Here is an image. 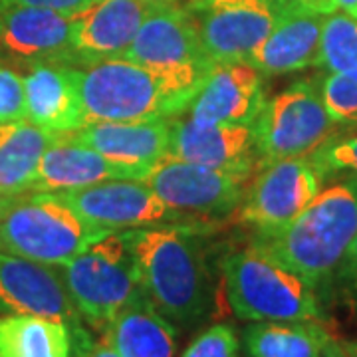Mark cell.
Listing matches in <instances>:
<instances>
[{
    "instance_id": "1",
    "label": "cell",
    "mask_w": 357,
    "mask_h": 357,
    "mask_svg": "<svg viewBox=\"0 0 357 357\" xmlns=\"http://www.w3.org/2000/svg\"><path fill=\"white\" fill-rule=\"evenodd\" d=\"M357 234V177L337 173L290 225L274 232H252L250 246L321 288L337 276Z\"/></svg>"
},
{
    "instance_id": "2",
    "label": "cell",
    "mask_w": 357,
    "mask_h": 357,
    "mask_svg": "<svg viewBox=\"0 0 357 357\" xmlns=\"http://www.w3.org/2000/svg\"><path fill=\"white\" fill-rule=\"evenodd\" d=\"M199 229L161 225L123 230L143 292L157 312L181 328L201 324L213 310V282Z\"/></svg>"
},
{
    "instance_id": "3",
    "label": "cell",
    "mask_w": 357,
    "mask_h": 357,
    "mask_svg": "<svg viewBox=\"0 0 357 357\" xmlns=\"http://www.w3.org/2000/svg\"><path fill=\"white\" fill-rule=\"evenodd\" d=\"M206 72L155 70L126 58L76 66L86 123L177 117L191 107Z\"/></svg>"
},
{
    "instance_id": "4",
    "label": "cell",
    "mask_w": 357,
    "mask_h": 357,
    "mask_svg": "<svg viewBox=\"0 0 357 357\" xmlns=\"http://www.w3.org/2000/svg\"><path fill=\"white\" fill-rule=\"evenodd\" d=\"M229 306L248 321H324L318 288L274 258L246 246L222 264Z\"/></svg>"
},
{
    "instance_id": "5",
    "label": "cell",
    "mask_w": 357,
    "mask_h": 357,
    "mask_svg": "<svg viewBox=\"0 0 357 357\" xmlns=\"http://www.w3.org/2000/svg\"><path fill=\"white\" fill-rule=\"evenodd\" d=\"M112 234L82 218L58 195L14 197L0 220V250L34 262L60 266Z\"/></svg>"
},
{
    "instance_id": "6",
    "label": "cell",
    "mask_w": 357,
    "mask_h": 357,
    "mask_svg": "<svg viewBox=\"0 0 357 357\" xmlns=\"http://www.w3.org/2000/svg\"><path fill=\"white\" fill-rule=\"evenodd\" d=\"M56 268L82 319L100 332L123 307L145 296L139 268L123 232L103 236Z\"/></svg>"
},
{
    "instance_id": "7",
    "label": "cell",
    "mask_w": 357,
    "mask_h": 357,
    "mask_svg": "<svg viewBox=\"0 0 357 357\" xmlns=\"http://www.w3.org/2000/svg\"><path fill=\"white\" fill-rule=\"evenodd\" d=\"M250 128L260 167L312 155L342 126L330 117L312 77L300 79L266 100Z\"/></svg>"
},
{
    "instance_id": "8",
    "label": "cell",
    "mask_w": 357,
    "mask_h": 357,
    "mask_svg": "<svg viewBox=\"0 0 357 357\" xmlns=\"http://www.w3.org/2000/svg\"><path fill=\"white\" fill-rule=\"evenodd\" d=\"M246 175L192 165L175 157H163L151 165L141 181L173 211L189 220L208 225L232 217L243 201Z\"/></svg>"
},
{
    "instance_id": "9",
    "label": "cell",
    "mask_w": 357,
    "mask_h": 357,
    "mask_svg": "<svg viewBox=\"0 0 357 357\" xmlns=\"http://www.w3.org/2000/svg\"><path fill=\"white\" fill-rule=\"evenodd\" d=\"M324 185L310 157L260 165L248 178L243 201L229 220L255 232H274L290 225Z\"/></svg>"
},
{
    "instance_id": "10",
    "label": "cell",
    "mask_w": 357,
    "mask_h": 357,
    "mask_svg": "<svg viewBox=\"0 0 357 357\" xmlns=\"http://www.w3.org/2000/svg\"><path fill=\"white\" fill-rule=\"evenodd\" d=\"M187 8L211 64L248 62L286 13L278 0H191Z\"/></svg>"
},
{
    "instance_id": "11",
    "label": "cell",
    "mask_w": 357,
    "mask_h": 357,
    "mask_svg": "<svg viewBox=\"0 0 357 357\" xmlns=\"http://www.w3.org/2000/svg\"><path fill=\"white\" fill-rule=\"evenodd\" d=\"M58 197L79 217L109 232L161 225L204 227L167 206L141 178H112L76 191L58 192Z\"/></svg>"
},
{
    "instance_id": "12",
    "label": "cell",
    "mask_w": 357,
    "mask_h": 357,
    "mask_svg": "<svg viewBox=\"0 0 357 357\" xmlns=\"http://www.w3.org/2000/svg\"><path fill=\"white\" fill-rule=\"evenodd\" d=\"M0 62L77 66L72 46V14L0 0Z\"/></svg>"
},
{
    "instance_id": "13",
    "label": "cell",
    "mask_w": 357,
    "mask_h": 357,
    "mask_svg": "<svg viewBox=\"0 0 357 357\" xmlns=\"http://www.w3.org/2000/svg\"><path fill=\"white\" fill-rule=\"evenodd\" d=\"M0 314H28L84 328L58 268L0 250Z\"/></svg>"
},
{
    "instance_id": "14",
    "label": "cell",
    "mask_w": 357,
    "mask_h": 357,
    "mask_svg": "<svg viewBox=\"0 0 357 357\" xmlns=\"http://www.w3.org/2000/svg\"><path fill=\"white\" fill-rule=\"evenodd\" d=\"M126 60L155 70H208L197 26L187 6L177 2H151Z\"/></svg>"
},
{
    "instance_id": "15",
    "label": "cell",
    "mask_w": 357,
    "mask_h": 357,
    "mask_svg": "<svg viewBox=\"0 0 357 357\" xmlns=\"http://www.w3.org/2000/svg\"><path fill=\"white\" fill-rule=\"evenodd\" d=\"M250 62H220L208 68L189 117L206 126H252L266 102V79Z\"/></svg>"
},
{
    "instance_id": "16",
    "label": "cell",
    "mask_w": 357,
    "mask_h": 357,
    "mask_svg": "<svg viewBox=\"0 0 357 357\" xmlns=\"http://www.w3.org/2000/svg\"><path fill=\"white\" fill-rule=\"evenodd\" d=\"M151 2L91 0L72 14V46L77 66L123 58Z\"/></svg>"
},
{
    "instance_id": "17",
    "label": "cell",
    "mask_w": 357,
    "mask_h": 357,
    "mask_svg": "<svg viewBox=\"0 0 357 357\" xmlns=\"http://www.w3.org/2000/svg\"><path fill=\"white\" fill-rule=\"evenodd\" d=\"M169 157L252 177L258 169L250 126H206L173 117Z\"/></svg>"
},
{
    "instance_id": "18",
    "label": "cell",
    "mask_w": 357,
    "mask_h": 357,
    "mask_svg": "<svg viewBox=\"0 0 357 357\" xmlns=\"http://www.w3.org/2000/svg\"><path fill=\"white\" fill-rule=\"evenodd\" d=\"M169 119L151 121H89L76 131L62 133L70 139L98 151L105 159L143 173L169 153Z\"/></svg>"
},
{
    "instance_id": "19",
    "label": "cell",
    "mask_w": 357,
    "mask_h": 357,
    "mask_svg": "<svg viewBox=\"0 0 357 357\" xmlns=\"http://www.w3.org/2000/svg\"><path fill=\"white\" fill-rule=\"evenodd\" d=\"M112 178H141V173L114 163L98 151L60 133L54 135L48 149L42 155L30 192L58 195Z\"/></svg>"
},
{
    "instance_id": "20",
    "label": "cell",
    "mask_w": 357,
    "mask_h": 357,
    "mask_svg": "<svg viewBox=\"0 0 357 357\" xmlns=\"http://www.w3.org/2000/svg\"><path fill=\"white\" fill-rule=\"evenodd\" d=\"M26 119L54 135L86 126L77 91L76 66L36 64L24 74Z\"/></svg>"
},
{
    "instance_id": "21",
    "label": "cell",
    "mask_w": 357,
    "mask_h": 357,
    "mask_svg": "<svg viewBox=\"0 0 357 357\" xmlns=\"http://www.w3.org/2000/svg\"><path fill=\"white\" fill-rule=\"evenodd\" d=\"M326 14L286 10L248 60L264 76H284L318 64Z\"/></svg>"
},
{
    "instance_id": "22",
    "label": "cell",
    "mask_w": 357,
    "mask_h": 357,
    "mask_svg": "<svg viewBox=\"0 0 357 357\" xmlns=\"http://www.w3.org/2000/svg\"><path fill=\"white\" fill-rule=\"evenodd\" d=\"M119 357H173L175 326L157 312L147 296L131 302L103 330Z\"/></svg>"
},
{
    "instance_id": "23",
    "label": "cell",
    "mask_w": 357,
    "mask_h": 357,
    "mask_svg": "<svg viewBox=\"0 0 357 357\" xmlns=\"http://www.w3.org/2000/svg\"><path fill=\"white\" fill-rule=\"evenodd\" d=\"M54 133L28 119L0 123V197H20L32 191L40 159Z\"/></svg>"
},
{
    "instance_id": "24",
    "label": "cell",
    "mask_w": 357,
    "mask_h": 357,
    "mask_svg": "<svg viewBox=\"0 0 357 357\" xmlns=\"http://www.w3.org/2000/svg\"><path fill=\"white\" fill-rule=\"evenodd\" d=\"M333 345L324 321H255L244 330L248 357H326Z\"/></svg>"
},
{
    "instance_id": "25",
    "label": "cell",
    "mask_w": 357,
    "mask_h": 357,
    "mask_svg": "<svg viewBox=\"0 0 357 357\" xmlns=\"http://www.w3.org/2000/svg\"><path fill=\"white\" fill-rule=\"evenodd\" d=\"M72 330L64 321L0 314V357H72Z\"/></svg>"
},
{
    "instance_id": "26",
    "label": "cell",
    "mask_w": 357,
    "mask_h": 357,
    "mask_svg": "<svg viewBox=\"0 0 357 357\" xmlns=\"http://www.w3.org/2000/svg\"><path fill=\"white\" fill-rule=\"evenodd\" d=\"M318 68L357 77V20L335 10L326 14L319 38Z\"/></svg>"
},
{
    "instance_id": "27",
    "label": "cell",
    "mask_w": 357,
    "mask_h": 357,
    "mask_svg": "<svg viewBox=\"0 0 357 357\" xmlns=\"http://www.w3.org/2000/svg\"><path fill=\"white\" fill-rule=\"evenodd\" d=\"M307 157L324 181L337 173L357 177V126L340 128Z\"/></svg>"
},
{
    "instance_id": "28",
    "label": "cell",
    "mask_w": 357,
    "mask_h": 357,
    "mask_svg": "<svg viewBox=\"0 0 357 357\" xmlns=\"http://www.w3.org/2000/svg\"><path fill=\"white\" fill-rule=\"evenodd\" d=\"M314 79L333 121L342 128L357 126V77L326 72Z\"/></svg>"
},
{
    "instance_id": "29",
    "label": "cell",
    "mask_w": 357,
    "mask_h": 357,
    "mask_svg": "<svg viewBox=\"0 0 357 357\" xmlns=\"http://www.w3.org/2000/svg\"><path fill=\"white\" fill-rule=\"evenodd\" d=\"M238 335L229 324H215L201 332L181 357H238Z\"/></svg>"
},
{
    "instance_id": "30",
    "label": "cell",
    "mask_w": 357,
    "mask_h": 357,
    "mask_svg": "<svg viewBox=\"0 0 357 357\" xmlns=\"http://www.w3.org/2000/svg\"><path fill=\"white\" fill-rule=\"evenodd\" d=\"M26 119L24 77L13 66L0 62V123Z\"/></svg>"
},
{
    "instance_id": "31",
    "label": "cell",
    "mask_w": 357,
    "mask_h": 357,
    "mask_svg": "<svg viewBox=\"0 0 357 357\" xmlns=\"http://www.w3.org/2000/svg\"><path fill=\"white\" fill-rule=\"evenodd\" d=\"M72 340H74L72 357H119L105 335H102V340H93L86 328L72 333Z\"/></svg>"
},
{
    "instance_id": "32",
    "label": "cell",
    "mask_w": 357,
    "mask_h": 357,
    "mask_svg": "<svg viewBox=\"0 0 357 357\" xmlns=\"http://www.w3.org/2000/svg\"><path fill=\"white\" fill-rule=\"evenodd\" d=\"M2 2L28 4V6H44V8H54V10L74 14L77 10H82V8H86L91 0H2Z\"/></svg>"
},
{
    "instance_id": "33",
    "label": "cell",
    "mask_w": 357,
    "mask_h": 357,
    "mask_svg": "<svg viewBox=\"0 0 357 357\" xmlns=\"http://www.w3.org/2000/svg\"><path fill=\"white\" fill-rule=\"evenodd\" d=\"M284 10H306V13L332 14L335 13L333 0H278Z\"/></svg>"
},
{
    "instance_id": "34",
    "label": "cell",
    "mask_w": 357,
    "mask_h": 357,
    "mask_svg": "<svg viewBox=\"0 0 357 357\" xmlns=\"http://www.w3.org/2000/svg\"><path fill=\"white\" fill-rule=\"evenodd\" d=\"M335 278L347 282L351 288L357 290V234L354 236V241H351L347 252H345L344 260H342V266L337 270V276Z\"/></svg>"
},
{
    "instance_id": "35",
    "label": "cell",
    "mask_w": 357,
    "mask_h": 357,
    "mask_svg": "<svg viewBox=\"0 0 357 357\" xmlns=\"http://www.w3.org/2000/svg\"><path fill=\"white\" fill-rule=\"evenodd\" d=\"M333 6H335V10L357 20V0H333Z\"/></svg>"
},
{
    "instance_id": "36",
    "label": "cell",
    "mask_w": 357,
    "mask_h": 357,
    "mask_svg": "<svg viewBox=\"0 0 357 357\" xmlns=\"http://www.w3.org/2000/svg\"><path fill=\"white\" fill-rule=\"evenodd\" d=\"M14 197H0V220L4 217V213L8 211V206L13 204Z\"/></svg>"
},
{
    "instance_id": "37",
    "label": "cell",
    "mask_w": 357,
    "mask_h": 357,
    "mask_svg": "<svg viewBox=\"0 0 357 357\" xmlns=\"http://www.w3.org/2000/svg\"><path fill=\"white\" fill-rule=\"evenodd\" d=\"M342 349L347 357H357V344H345L342 345Z\"/></svg>"
},
{
    "instance_id": "38",
    "label": "cell",
    "mask_w": 357,
    "mask_h": 357,
    "mask_svg": "<svg viewBox=\"0 0 357 357\" xmlns=\"http://www.w3.org/2000/svg\"><path fill=\"white\" fill-rule=\"evenodd\" d=\"M326 357H347L344 354V349H342V345L340 344H335L332 347V349H330V351H328V356Z\"/></svg>"
},
{
    "instance_id": "39",
    "label": "cell",
    "mask_w": 357,
    "mask_h": 357,
    "mask_svg": "<svg viewBox=\"0 0 357 357\" xmlns=\"http://www.w3.org/2000/svg\"><path fill=\"white\" fill-rule=\"evenodd\" d=\"M147 2H177V0H147Z\"/></svg>"
}]
</instances>
